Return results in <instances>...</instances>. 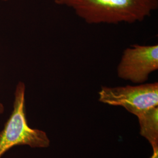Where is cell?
Instances as JSON below:
<instances>
[{"label":"cell","mask_w":158,"mask_h":158,"mask_svg":"<svg viewBox=\"0 0 158 158\" xmlns=\"http://www.w3.org/2000/svg\"><path fill=\"white\" fill-rule=\"evenodd\" d=\"M4 111V107L2 103L0 102V114H2Z\"/></svg>","instance_id":"8992f818"},{"label":"cell","mask_w":158,"mask_h":158,"mask_svg":"<svg viewBox=\"0 0 158 158\" xmlns=\"http://www.w3.org/2000/svg\"><path fill=\"white\" fill-rule=\"evenodd\" d=\"M99 101L121 106L136 116L158 106V83L119 87L103 86L98 92Z\"/></svg>","instance_id":"3957f363"},{"label":"cell","mask_w":158,"mask_h":158,"mask_svg":"<svg viewBox=\"0 0 158 158\" xmlns=\"http://www.w3.org/2000/svg\"><path fill=\"white\" fill-rule=\"evenodd\" d=\"M3 1H11V0H2Z\"/></svg>","instance_id":"52a82bcc"},{"label":"cell","mask_w":158,"mask_h":158,"mask_svg":"<svg viewBox=\"0 0 158 158\" xmlns=\"http://www.w3.org/2000/svg\"><path fill=\"white\" fill-rule=\"evenodd\" d=\"M158 107L149 108L137 115L141 128V134L152 145L153 158H157L158 149Z\"/></svg>","instance_id":"5b68a950"},{"label":"cell","mask_w":158,"mask_h":158,"mask_svg":"<svg viewBox=\"0 0 158 158\" xmlns=\"http://www.w3.org/2000/svg\"><path fill=\"white\" fill-rule=\"evenodd\" d=\"M158 69V45L134 44L125 49L117 68L119 79L142 84Z\"/></svg>","instance_id":"277c9868"},{"label":"cell","mask_w":158,"mask_h":158,"mask_svg":"<svg viewBox=\"0 0 158 158\" xmlns=\"http://www.w3.org/2000/svg\"><path fill=\"white\" fill-rule=\"evenodd\" d=\"M55 3L72 9L91 25L140 23L158 8V0H55Z\"/></svg>","instance_id":"6da1fadb"},{"label":"cell","mask_w":158,"mask_h":158,"mask_svg":"<svg viewBox=\"0 0 158 158\" xmlns=\"http://www.w3.org/2000/svg\"><path fill=\"white\" fill-rule=\"evenodd\" d=\"M50 141L45 132L29 127L25 113V85L18 83L14 93L13 110L0 131V158L12 147L28 145L31 148H47Z\"/></svg>","instance_id":"7a4b0ae2"}]
</instances>
